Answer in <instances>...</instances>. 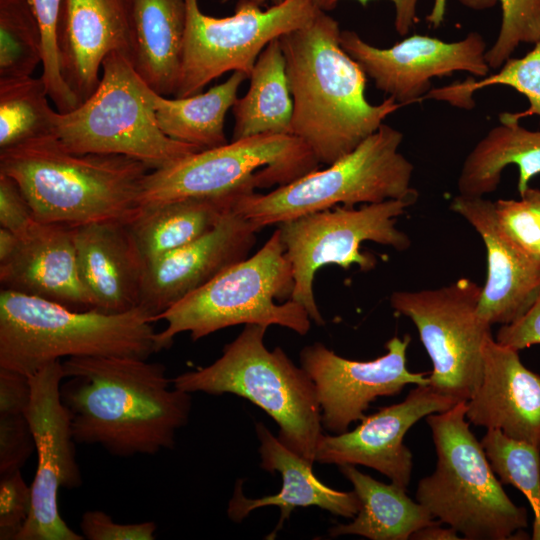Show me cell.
<instances>
[{"mask_svg": "<svg viewBox=\"0 0 540 540\" xmlns=\"http://www.w3.org/2000/svg\"><path fill=\"white\" fill-rule=\"evenodd\" d=\"M248 79L247 93L232 107L231 140L260 134H291L293 100L279 39L264 48Z\"/></svg>", "mask_w": 540, "mask_h": 540, "instance_id": "obj_29", "label": "cell"}, {"mask_svg": "<svg viewBox=\"0 0 540 540\" xmlns=\"http://www.w3.org/2000/svg\"><path fill=\"white\" fill-rule=\"evenodd\" d=\"M445 12L446 0H434L433 8L426 19L433 27L437 28L443 22Z\"/></svg>", "mask_w": 540, "mask_h": 540, "instance_id": "obj_46", "label": "cell"}, {"mask_svg": "<svg viewBox=\"0 0 540 540\" xmlns=\"http://www.w3.org/2000/svg\"><path fill=\"white\" fill-rule=\"evenodd\" d=\"M42 34V75L50 100L60 113L69 112L80 105L66 84L60 69L58 29L64 0H28Z\"/></svg>", "mask_w": 540, "mask_h": 540, "instance_id": "obj_36", "label": "cell"}, {"mask_svg": "<svg viewBox=\"0 0 540 540\" xmlns=\"http://www.w3.org/2000/svg\"><path fill=\"white\" fill-rule=\"evenodd\" d=\"M487 459L503 484L521 491L533 510L532 539L540 540V449L487 429L481 439Z\"/></svg>", "mask_w": 540, "mask_h": 540, "instance_id": "obj_34", "label": "cell"}, {"mask_svg": "<svg viewBox=\"0 0 540 540\" xmlns=\"http://www.w3.org/2000/svg\"><path fill=\"white\" fill-rule=\"evenodd\" d=\"M495 340L517 351L540 344V294L523 316L499 328Z\"/></svg>", "mask_w": 540, "mask_h": 540, "instance_id": "obj_42", "label": "cell"}, {"mask_svg": "<svg viewBox=\"0 0 540 540\" xmlns=\"http://www.w3.org/2000/svg\"><path fill=\"white\" fill-rule=\"evenodd\" d=\"M150 171L123 155L71 152L54 135L0 150V172L18 183L36 220L71 227L128 224Z\"/></svg>", "mask_w": 540, "mask_h": 540, "instance_id": "obj_3", "label": "cell"}, {"mask_svg": "<svg viewBox=\"0 0 540 540\" xmlns=\"http://www.w3.org/2000/svg\"><path fill=\"white\" fill-rule=\"evenodd\" d=\"M239 196L190 197L140 207L128 228L145 264L212 230Z\"/></svg>", "mask_w": 540, "mask_h": 540, "instance_id": "obj_27", "label": "cell"}, {"mask_svg": "<svg viewBox=\"0 0 540 540\" xmlns=\"http://www.w3.org/2000/svg\"><path fill=\"white\" fill-rule=\"evenodd\" d=\"M34 450L27 413H0V475L21 470Z\"/></svg>", "mask_w": 540, "mask_h": 540, "instance_id": "obj_38", "label": "cell"}, {"mask_svg": "<svg viewBox=\"0 0 540 540\" xmlns=\"http://www.w3.org/2000/svg\"><path fill=\"white\" fill-rule=\"evenodd\" d=\"M482 286L467 278L449 285L391 294L392 308L416 326L431 362L429 386L456 403L478 388L491 325L477 313Z\"/></svg>", "mask_w": 540, "mask_h": 540, "instance_id": "obj_12", "label": "cell"}, {"mask_svg": "<svg viewBox=\"0 0 540 540\" xmlns=\"http://www.w3.org/2000/svg\"><path fill=\"white\" fill-rule=\"evenodd\" d=\"M19 239V235L9 229L0 228V263L6 261L15 252Z\"/></svg>", "mask_w": 540, "mask_h": 540, "instance_id": "obj_45", "label": "cell"}, {"mask_svg": "<svg viewBox=\"0 0 540 540\" xmlns=\"http://www.w3.org/2000/svg\"><path fill=\"white\" fill-rule=\"evenodd\" d=\"M294 277L279 229L251 257L235 263L208 283L160 314L166 322L157 332L160 351L174 338L189 332L197 341L218 330L239 324L279 325L299 335L310 329V316L291 300Z\"/></svg>", "mask_w": 540, "mask_h": 540, "instance_id": "obj_7", "label": "cell"}, {"mask_svg": "<svg viewBox=\"0 0 540 540\" xmlns=\"http://www.w3.org/2000/svg\"><path fill=\"white\" fill-rule=\"evenodd\" d=\"M450 209L475 229L485 245L487 276L477 306L479 317L491 326L516 321L540 294V258L504 232L491 200L459 194Z\"/></svg>", "mask_w": 540, "mask_h": 540, "instance_id": "obj_20", "label": "cell"}, {"mask_svg": "<svg viewBox=\"0 0 540 540\" xmlns=\"http://www.w3.org/2000/svg\"><path fill=\"white\" fill-rule=\"evenodd\" d=\"M58 51L62 76L81 104L98 87L109 54H123L134 65L132 0H64Z\"/></svg>", "mask_w": 540, "mask_h": 540, "instance_id": "obj_19", "label": "cell"}, {"mask_svg": "<svg viewBox=\"0 0 540 540\" xmlns=\"http://www.w3.org/2000/svg\"><path fill=\"white\" fill-rule=\"evenodd\" d=\"M245 79L248 77L243 72L234 71L224 82L192 96L169 99L156 93L154 110L159 128L169 138L201 151L225 145V116Z\"/></svg>", "mask_w": 540, "mask_h": 540, "instance_id": "obj_30", "label": "cell"}, {"mask_svg": "<svg viewBox=\"0 0 540 540\" xmlns=\"http://www.w3.org/2000/svg\"><path fill=\"white\" fill-rule=\"evenodd\" d=\"M534 48L521 58H509L495 74L476 80L467 78L441 88H432L423 99L447 101L453 106L472 109V95L477 90L493 85H505L523 94L529 108L517 113H501L499 120L520 121L528 116L540 117V38Z\"/></svg>", "mask_w": 540, "mask_h": 540, "instance_id": "obj_32", "label": "cell"}, {"mask_svg": "<svg viewBox=\"0 0 540 540\" xmlns=\"http://www.w3.org/2000/svg\"><path fill=\"white\" fill-rule=\"evenodd\" d=\"M49 99L41 76L0 80V150L54 135Z\"/></svg>", "mask_w": 540, "mask_h": 540, "instance_id": "obj_31", "label": "cell"}, {"mask_svg": "<svg viewBox=\"0 0 540 540\" xmlns=\"http://www.w3.org/2000/svg\"><path fill=\"white\" fill-rule=\"evenodd\" d=\"M256 5L263 6L266 3H270L271 5L278 4L282 2L283 0H248Z\"/></svg>", "mask_w": 540, "mask_h": 540, "instance_id": "obj_47", "label": "cell"}, {"mask_svg": "<svg viewBox=\"0 0 540 540\" xmlns=\"http://www.w3.org/2000/svg\"><path fill=\"white\" fill-rule=\"evenodd\" d=\"M456 404L435 392L429 385H418L402 402L364 416L352 431L335 435L322 434L315 462L370 467L407 490L413 456L403 443L405 434L421 418L446 411Z\"/></svg>", "mask_w": 540, "mask_h": 540, "instance_id": "obj_17", "label": "cell"}, {"mask_svg": "<svg viewBox=\"0 0 540 540\" xmlns=\"http://www.w3.org/2000/svg\"><path fill=\"white\" fill-rule=\"evenodd\" d=\"M134 67L158 94L177 92L187 22L185 0H132Z\"/></svg>", "mask_w": 540, "mask_h": 540, "instance_id": "obj_25", "label": "cell"}, {"mask_svg": "<svg viewBox=\"0 0 540 540\" xmlns=\"http://www.w3.org/2000/svg\"><path fill=\"white\" fill-rule=\"evenodd\" d=\"M417 198L389 199L359 208L339 205L278 224L294 277L290 299L301 304L316 324L323 325L313 292L316 272L329 264L346 270L352 265L362 271L373 269L376 258L360 251L365 241L398 251L408 249L410 238L396 222Z\"/></svg>", "mask_w": 540, "mask_h": 540, "instance_id": "obj_11", "label": "cell"}, {"mask_svg": "<svg viewBox=\"0 0 540 540\" xmlns=\"http://www.w3.org/2000/svg\"><path fill=\"white\" fill-rule=\"evenodd\" d=\"M403 134L386 124L349 154L266 194H242L233 209L260 231L300 216L357 204L418 197L413 164L399 152Z\"/></svg>", "mask_w": 540, "mask_h": 540, "instance_id": "obj_8", "label": "cell"}, {"mask_svg": "<svg viewBox=\"0 0 540 540\" xmlns=\"http://www.w3.org/2000/svg\"><path fill=\"white\" fill-rule=\"evenodd\" d=\"M508 165L518 167L521 196L540 174V131L528 130L518 121L500 120L466 156L457 181L459 194L484 197L496 191Z\"/></svg>", "mask_w": 540, "mask_h": 540, "instance_id": "obj_26", "label": "cell"}, {"mask_svg": "<svg viewBox=\"0 0 540 540\" xmlns=\"http://www.w3.org/2000/svg\"><path fill=\"white\" fill-rule=\"evenodd\" d=\"M410 342V335L394 336L385 345L386 354L370 361L346 359L319 342L304 347L300 363L315 384L322 426L335 434L346 432L377 397L397 395L408 384L428 385L425 373L407 368Z\"/></svg>", "mask_w": 540, "mask_h": 540, "instance_id": "obj_16", "label": "cell"}, {"mask_svg": "<svg viewBox=\"0 0 540 540\" xmlns=\"http://www.w3.org/2000/svg\"><path fill=\"white\" fill-rule=\"evenodd\" d=\"M466 419L540 449V375L493 336L484 346L483 376L466 402Z\"/></svg>", "mask_w": 540, "mask_h": 540, "instance_id": "obj_22", "label": "cell"}, {"mask_svg": "<svg viewBox=\"0 0 540 540\" xmlns=\"http://www.w3.org/2000/svg\"><path fill=\"white\" fill-rule=\"evenodd\" d=\"M42 60V34L29 1L0 0V80L32 76Z\"/></svg>", "mask_w": 540, "mask_h": 540, "instance_id": "obj_33", "label": "cell"}, {"mask_svg": "<svg viewBox=\"0 0 540 540\" xmlns=\"http://www.w3.org/2000/svg\"><path fill=\"white\" fill-rule=\"evenodd\" d=\"M31 486L21 470L1 475L0 479V539L17 540L31 511Z\"/></svg>", "mask_w": 540, "mask_h": 540, "instance_id": "obj_39", "label": "cell"}, {"mask_svg": "<svg viewBox=\"0 0 540 540\" xmlns=\"http://www.w3.org/2000/svg\"><path fill=\"white\" fill-rule=\"evenodd\" d=\"M155 94L132 61L113 52L102 63L94 93L69 112L57 111L54 135L71 152L123 155L150 170L166 168L201 151L161 131Z\"/></svg>", "mask_w": 540, "mask_h": 540, "instance_id": "obj_9", "label": "cell"}, {"mask_svg": "<svg viewBox=\"0 0 540 540\" xmlns=\"http://www.w3.org/2000/svg\"><path fill=\"white\" fill-rule=\"evenodd\" d=\"M310 148L292 134H260L195 152L145 177L140 207L190 197L247 194L283 186L319 169Z\"/></svg>", "mask_w": 540, "mask_h": 540, "instance_id": "obj_10", "label": "cell"}, {"mask_svg": "<svg viewBox=\"0 0 540 540\" xmlns=\"http://www.w3.org/2000/svg\"><path fill=\"white\" fill-rule=\"evenodd\" d=\"M441 523L425 526L415 531L410 539L413 540H459L458 532L452 527L442 528Z\"/></svg>", "mask_w": 540, "mask_h": 540, "instance_id": "obj_44", "label": "cell"}, {"mask_svg": "<svg viewBox=\"0 0 540 540\" xmlns=\"http://www.w3.org/2000/svg\"><path fill=\"white\" fill-rule=\"evenodd\" d=\"M257 232L232 207L200 238L145 264L139 307L156 322L168 308L246 259L256 243Z\"/></svg>", "mask_w": 540, "mask_h": 540, "instance_id": "obj_18", "label": "cell"}, {"mask_svg": "<svg viewBox=\"0 0 540 540\" xmlns=\"http://www.w3.org/2000/svg\"><path fill=\"white\" fill-rule=\"evenodd\" d=\"M62 361L47 364L31 376L27 417L34 437L37 469L31 484V511L17 540H83L63 520L60 488L82 485L70 416L60 398Z\"/></svg>", "mask_w": 540, "mask_h": 540, "instance_id": "obj_14", "label": "cell"}, {"mask_svg": "<svg viewBox=\"0 0 540 540\" xmlns=\"http://www.w3.org/2000/svg\"><path fill=\"white\" fill-rule=\"evenodd\" d=\"M36 221L31 205L10 176L0 172V225L23 235Z\"/></svg>", "mask_w": 540, "mask_h": 540, "instance_id": "obj_41", "label": "cell"}, {"mask_svg": "<svg viewBox=\"0 0 540 540\" xmlns=\"http://www.w3.org/2000/svg\"><path fill=\"white\" fill-rule=\"evenodd\" d=\"M340 472L351 482L361 508L354 520L329 529L331 537L359 535L371 540H407L420 528L441 523L406 489L385 484L360 472L354 465H341Z\"/></svg>", "mask_w": 540, "mask_h": 540, "instance_id": "obj_28", "label": "cell"}, {"mask_svg": "<svg viewBox=\"0 0 540 540\" xmlns=\"http://www.w3.org/2000/svg\"><path fill=\"white\" fill-rule=\"evenodd\" d=\"M62 366L60 398L76 443L121 458L173 449L192 401L173 386L163 364L102 356L67 358Z\"/></svg>", "mask_w": 540, "mask_h": 540, "instance_id": "obj_1", "label": "cell"}, {"mask_svg": "<svg viewBox=\"0 0 540 540\" xmlns=\"http://www.w3.org/2000/svg\"><path fill=\"white\" fill-rule=\"evenodd\" d=\"M73 228L80 274L94 310L121 313L139 307L145 261L128 224L105 221Z\"/></svg>", "mask_w": 540, "mask_h": 540, "instance_id": "obj_23", "label": "cell"}, {"mask_svg": "<svg viewBox=\"0 0 540 540\" xmlns=\"http://www.w3.org/2000/svg\"><path fill=\"white\" fill-rule=\"evenodd\" d=\"M0 263L1 289L47 299L75 310H94L83 283L74 228L36 220Z\"/></svg>", "mask_w": 540, "mask_h": 540, "instance_id": "obj_21", "label": "cell"}, {"mask_svg": "<svg viewBox=\"0 0 540 540\" xmlns=\"http://www.w3.org/2000/svg\"><path fill=\"white\" fill-rule=\"evenodd\" d=\"M426 422L437 463L434 472L419 481L417 502L464 539H513L528 525L527 510L514 504L495 477L466 421V402L429 414Z\"/></svg>", "mask_w": 540, "mask_h": 540, "instance_id": "obj_6", "label": "cell"}, {"mask_svg": "<svg viewBox=\"0 0 540 540\" xmlns=\"http://www.w3.org/2000/svg\"><path fill=\"white\" fill-rule=\"evenodd\" d=\"M256 433L260 442V466L271 473L279 472L282 487L275 495L250 499L243 494L242 481H237L227 509L232 521L241 522L257 508L277 506L281 512L279 522L266 537L274 539L296 507L316 506L345 518L358 514L361 504L354 490L338 491L322 483L312 471L313 463L285 446L263 423L256 424Z\"/></svg>", "mask_w": 540, "mask_h": 540, "instance_id": "obj_24", "label": "cell"}, {"mask_svg": "<svg viewBox=\"0 0 540 540\" xmlns=\"http://www.w3.org/2000/svg\"><path fill=\"white\" fill-rule=\"evenodd\" d=\"M187 22L182 66L175 97L198 94L227 72L241 71L248 78L254 64L273 40L307 25L319 9L313 0H283L263 10L238 0L234 14H204L198 0H185Z\"/></svg>", "mask_w": 540, "mask_h": 540, "instance_id": "obj_13", "label": "cell"}, {"mask_svg": "<svg viewBox=\"0 0 540 540\" xmlns=\"http://www.w3.org/2000/svg\"><path fill=\"white\" fill-rule=\"evenodd\" d=\"M340 44L376 88L402 106L423 99L435 77L465 71L483 78L490 71L487 46L477 32L455 42L414 34L389 48H378L356 32L342 30Z\"/></svg>", "mask_w": 540, "mask_h": 540, "instance_id": "obj_15", "label": "cell"}, {"mask_svg": "<svg viewBox=\"0 0 540 540\" xmlns=\"http://www.w3.org/2000/svg\"><path fill=\"white\" fill-rule=\"evenodd\" d=\"M80 530L88 540H154L157 525L153 521L116 523L102 510H89L82 514Z\"/></svg>", "mask_w": 540, "mask_h": 540, "instance_id": "obj_40", "label": "cell"}, {"mask_svg": "<svg viewBox=\"0 0 540 540\" xmlns=\"http://www.w3.org/2000/svg\"><path fill=\"white\" fill-rule=\"evenodd\" d=\"M338 22L319 10L305 26L279 38L293 100L291 134L320 164L349 154L402 105L371 104L367 75L342 48Z\"/></svg>", "mask_w": 540, "mask_h": 540, "instance_id": "obj_2", "label": "cell"}, {"mask_svg": "<svg viewBox=\"0 0 540 540\" xmlns=\"http://www.w3.org/2000/svg\"><path fill=\"white\" fill-rule=\"evenodd\" d=\"M267 328L246 324L215 362L176 376L173 386L188 393H231L251 401L278 424V439L285 446L314 463L323 434L315 384L280 347L266 348Z\"/></svg>", "mask_w": 540, "mask_h": 540, "instance_id": "obj_5", "label": "cell"}, {"mask_svg": "<svg viewBox=\"0 0 540 540\" xmlns=\"http://www.w3.org/2000/svg\"><path fill=\"white\" fill-rule=\"evenodd\" d=\"M462 5L483 10L501 4L502 21L494 44L486 51L490 69L498 70L522 43L540 38V0H458Z\"/></svg>", "mask_w": 540, "mask_h": 540, "instance_id": "obj_35", "label": "cell"}, {"mask_svg": "<svg viewBox=\"0 0 540 540\" xmlns=\"http://www.w3.org/2000/svg\"><path fill=\"white\" fill-rule=\"evenodd\" d=\"M153 323L141 307L121 313L81 311L1 289L0 368L31 376L62 358L149 359L160 351Z\"/></svg>", "mask_w": 540, "mask_h": 540, "instance_id": "obj_4", "label": "cell"}, {"mask_svg": "<svg viewBox=\"0 0 540 540\" xmlns=\"http://www.w3.org/2000/svg\"><path fill=\"white\" fill-rule=\"evenodd\" d=\"M340 0H313L317 9L328 12L333 10ZM367 6L371 0H356ZM395 6V29L401 36L406 35L416 20V7L419 0H391Z\"/></svg>", "mask_w": 540, "mask_h": 540, "instance_id": "obj_43", "label": "cell"}, {"mask_svg": "<svg viewBox=\"0 0 540 540\" xmlns=\"http://www.w3.org/2000/svg\"><path fill=\"white\" fill-rule=\"evenodd\" d=\"M497 220L520 247L540 258V189L528 187L519 200L499 199Z\"/></svg>", "mask_w": 540, "mask_h": 540, "instance_id": "obj_37", "label": "cell"}]
</instances>
